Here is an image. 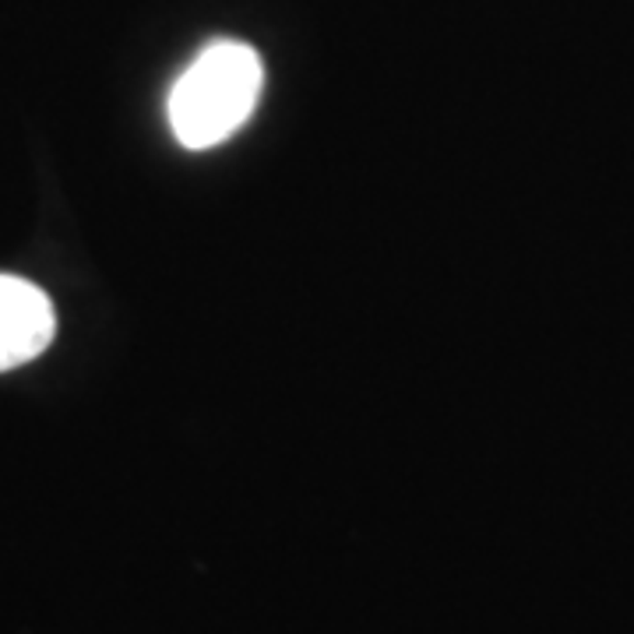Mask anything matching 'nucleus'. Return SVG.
<instances>
[{
	"label": "nucleus",
	"instance_id": "1",
	"mask_svg": "<svg viewBox=\"0 0 634 634\" xmlns=\"http://www.w3.org/2000/svg\"><path fill=\"white\" fill-rule=\"evenodd\" d=\"M265 68L251 46L216 43L170 92V127L184 149H216L233 138L262 100Z\"/></svg>",
	"mask_w": 634,
	"mask_h": 634
},
{
	"label": "nucleus",
	"instance_id": "2",
	"mask_svg": "<svg viewBox=\"0 0 634 634\" xmlns=\"http://www.w3.org/2000/svg\"><path fill=\"white\" fill-rule=\"evenodd\" d=\"M57 332L54 303L39 286L0 275V370L39 356Z\"/></svg>",
	"mask_w": 634,
	"mask_h": 634
}]
</instances>
